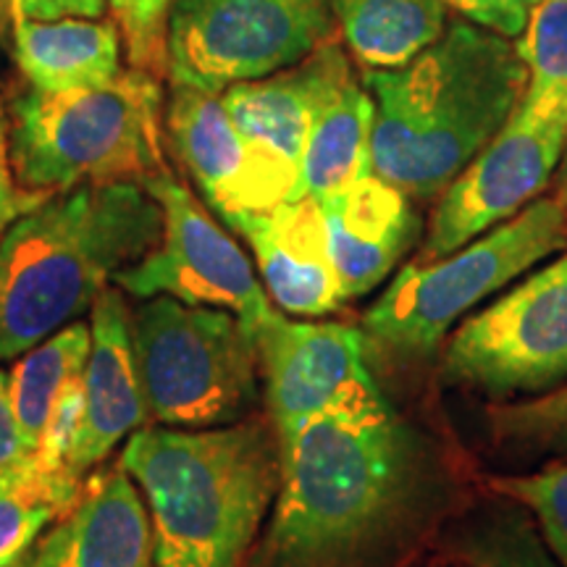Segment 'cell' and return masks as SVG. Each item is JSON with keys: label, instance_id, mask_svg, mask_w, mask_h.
<instances>
[{"label": "cell", "instance_id": "8992f818", "mask_svg": "<svg viewBox=\"0 0 567 567\" xmlns=\"http://www.w3.org/2000/svg\"><path fill=\"white\" fill-rule=\"evenodd\" d=\"M567 250V213L538 197L517 216L436 260H413L363 316L368 358L417 363L434 354L476 305L542 260Z\"/></svg>", "mask_w": 567, "mask_h": 567}, {"label": "cell", "instance_id": "6da1fadb", "mask_svg": "<svg viewBox=\"0 0 567 567\" xmlns=\"http://www.w3.org/2000/svg\"><path fill=\"white\" fill-rule=\"evenodd\" d=\"M442 444L375 379L281 442V486L245 567H405L455 515Z\"/></svg>", "mask_w": 567, "mask_h": 567}, {"label": "cell", "instance_id": "4dcf8cb0", "mask_svg": "<svg viewBox=\"0 0 567 567\" xmlns=\"http://www.w3.org/2000/svg\"><path fill=\"white\" fill-rule=\"evenodd\" d=\"M32 208L34 205L21 195L17 176H13L9 151V118H6L3 105H0V239H3V234Z\"/></svg>", "mask_w": 567, "mask_h": 567}, {"label": "cell", "instance_id": "52a82bcc", "mask_svg": "<svg viewBox=\"0 0 567 567\" xmlns=\"http://www.w3.org/2000/svg\"><path fill=\"white\" fill-rule=\"evenodd\" d=\"M130 329L151 421L168 429H213L252 415L260 358L243 318L155 295L134 305Z\"/></svg>", "mask_w": 567, "mask_h": 567}, {"label": "cell", "instance_id": "44dd1931", "mask_svg": "<svg viewBox=\"0 0 567 567\" xmlns=\"http://www.w3.org/2000/svg\"><path fill=\"white\" fill-rule=\"evenodd\" d=\"M439 538L446 559L460 567H559L534 515L492 488L460 507Z\"/></svg>", "mask_w": 567, "mask_h": 567}, {"label": "cell", "instance_id": "8fae6325", "mask_svg": "<svg viewBox=\"0 0 567 567\" xmlns=\"http://www.w3.org/2000/svg\"><path fill=\"white\" fill-rule=\"evenodd\" d=\"M565 142L567 116L517 105L499 134L444 187L417 260L444 258L538 200Z\"/></svg>", "mask_w": 567, "mask_h": 567}, {"label": "cell", "instance_id": "f1b7e54d", "mask_svg": "<svg viewBox=\"0 0 567 567\" xmlns=\"http://www.w3.org/2000/svg\"><path fill=\"white\" fill-rule=\"evenodd\" d=\"M444 3L476 27L502 38H517L526 30L530 13L542 0H444Z\"/></svg>", "mask_w": 567, "mask_h": 567}, {"label": "cell", "instance_id": "ba28073f", "mask_svg": "<svg viewBox=\"0 0 567 567\" xmlns=\"http://www.w3.org/2000/svg\"><path fill=\"white\" fill-rule=\"evenodd\" d=\"M331 32V0H174L166 74L172 84L224 92L295 66Z\"/></svg>", "mask_w": 567, "mask_h": 567}, {"label": "cell", "instance_id": "d6986e66", "mask_svg": "<svg viewBox=\"0 0 567 567\" xmlns=\"http://www.w3.org/2000/svg\"><path fill=\"white\" fill-rule=\"evenodd\" d=\"M13 21V53L34 90L97 87L122 74V32L116 21L82 17Z\"/></svg>", "mask_w": 567, "mask_h": 567}, {"label": "cell", "instance_id": "277c9868", "mask_svg": "<svg viewBox=\"0 0 567 567\" xmlns=\"http://www.w3.org/2000/svg\"><path fill=\"white\" fill-rule=\"evenodd\" d=\"M163 234L145 184H82L27 210L0 239V363L92 310Z\"/></svg>", "mask_w": 567, "mask_h": 567}, {"label": "cell", "instance_id": "cb8c5ba5", "mask_svg": "<svg viewBox=\"0 0 567 567\" xmlns=\"http://www.w3.org/2000/svg\"><path fill=\"white\" fill-rule=\"evenodd\" d=\"M82 494L84 481L42 471L34 460L0 473V567L27 555Z\"/></svg>", "mask_w": 567, "mask_h": 567}, {"label": "cell", "instance_id": "603a6c76", "mask_svg": "<svg viewBox=\"0 0 567 567\" xmlns=\"http://www.w3.org/2000/svg\"><path fill=\"white\" fill-rule=\"evenodd\" d=\"M90 323L74 321L63 326L32 350L19 354L11 368L9 384L19 425L32 450H38L48 415L71 381L84 375L90 358Z\"/></svg>", "mask_w": 567, "mask_h": 567}, {"label": "cell", "instance_id": "30bf717a", "mask_svg": "<svg viewBox=\"0 0 567 567\" xmlns=\"http://www.w3.org/2000/svg\"><path fill=\"white\" fill-rule=\"evenodd\" d=\"M145 187L163 210L161 243L116 276L118 289L137 300L168 295L187 305L229 310L258 334L276 310L243 247L172 172Z\"/></svg>", "mask_w": 567, "mask_h": 567}, {"label": "cell", "instance_id": "7a4b0ae2", "mask_svg": "<svg viewBox=\"0 0 567 567\" xmlns=\"http://www.w3.org/2000/svg\"><path fill=\"white\" fill-rule=\"evenodd\" d=\"M373 97V174L410 200H431L499 134L523 103L517 45L471 21L394 71H365Z\"/></svg>", "mask_w": 567, "mask_h": 567}, {"label": "cell", "instance_id": "2e32d148", "mask_svg": "<svg viewBox=\"0 0 567 567\" xmlns=\"http://www.w3.org/2000/svg\"><path fill=\"white\" fill-rule=\"evenodd\" d=\"M90 358L84 368V415L69 467L76 478L101 465L147 421L132 350L130 305L122 289H105L90 310Z\"/></svg>", "mask_w": 567, "mask_h": 567}, {"label": "cell", "instance_id": "4fadbf2b", "mask_svg": "<svg viewBox=\"0 0 567 567\" xmlns=\"http://www.w3.org/2000/svg\"><path fill=\"white\" fill-rule=\"evenodd\" d=\"M266 415L284 442L352 386L373 379L368 344L358 326L289 321L276 313L255 334Z\"/></svg>", "mask_w": 567, "mask_h": 567}, {"label": "cell", "instance_id": "5b68a950", "mask_svg": "<svg viewBox=\"0 0 567 567\" xmlns=\"http://www.w3.org/2000/svg\"><path fill=\"white\" fill-rule=\"evenodd\" d=\"M161 76L122 69L116 80L63 92L30 87L9 111V151L21 195L32 205L82 184H147L163 158Z\"/></svg>", "mask_w": 567, "mask_h": 567}, {"label": "cell", "instance_id": "7c38bea8", "mask_svg": "<svg viewBox=\"0 0 567 567\" xmlns=\"http://www.w3.org/2000/svg\"><path fill=\"white\" fill-rule=\"evenodd\" d=\"M350 76L344 51L329 40L295 66L264 80L231 84L221 92L224 109L279 203L297 200L305 145L316 113Z\"/></svg>", "mask_w": 567, "mask_h": 567}, {"label": "cell", "instance_id": "83f0119b", "mask_svg": "<svg viewBox=\"0 0 567 567\" xmlns=\"http://www.w3.org/2000/svg\"><path fill=\"white\" fill-rule=\"evenodd\" d=\"M174 0H111L132 69L166 76V30Z\"/></svg>", "mask_w": 567, "mask_h": 567}, {"label": "cell", "instance_id": "836d02e7", "mask_svg": "<svg viewBox=\"0 0 567 567\" xmlns=\"http://www.w3.org/2000/svg\"><path fill=\"white\" fill-rule=\"evenodd\" d=\"M32 549H34V547H32ZM32 549L27 551V555H21L19 559H13V563L3 565V567H32Z\"/></svg>", "mask_w": 567, "mask_h": 567}, {"label": "cell", "instance_id": "f546056e", "mask_svg": "<svg viewBox=\"0 0 567 567\" xmlns=\"http://www.w3.org/2000/svg\"><path fill=\"white\" fill-rule=\"evenodd\" d=\"M32 455L34 450L24 439L17 410H13L9 373L0 368V473L19 471L21 465L30 463Z\"/></svg>", "mask_w": 567, "mask_h": 567}, {"label": "cell", "instance_id": "9c48e42d", "mask_svg": "<svg viewBox=\"0 0 567 567\" xmlns=\"http://www.w3.org/2000/svg\"><path fill=\"white\" fill-rule=\"evenodd\" d=\"M446 384L492 400L538 396L567 381V250L450 331Z\"/></svg>", "mask_w": 567, "mask_h": 567}, {"label": "cell", "instance_id": "e575fe53", "mask_svg": "<svg viewBox=\"0 0 567 567\" xmlns=\"http://www.w3.org/2000/svg\"><path fill=\"white\" fill-rule=\"evenodd\" d=\"M446 567H460V565H452V563H446Z\"/></svg>", "mask_w": 567, "mask_h": 567}, {"label": "cell", "instance_id": "5bb4252c", "mask_svg": "<svg viewBox=\"0 0 567 567\" xmlns=\"http://www.w3.org/2000/svg\"><path fill=\"white\" fill-rule=\"evenodd\" d=\"M163 130L176 158L224 224L281 205L224 109L221 92L172 84Z\"/></svg>", "mask_w": 567, "mask_h": 567}, {"label": "cell", "instance_id": "d6a6232c", "mask_svg": "<svg viewBox=\"0 0 567 567\" xmlns=\"http://www.w3.org/2000/svg\"><path fill=\"white\" fill-rule=\"evenodd\" d=\"M551 182H555V200L563 205V210L567 213V142H565V151H563V158L557 163V172L551 176Z\"/></svg>", "mask_w": 567, "mask_h": 567}, {"label": "cell", "instance_id": "1f68e13d", "mask_svg": "<svg viewBox=\"0 0 567 567\" xmlns=\"http://www.w3.org/2000/svg\"><path fill=\"white\" fill-rule=\"evenodd\" d=\"M111 0H11L13 19H101Z\"/></svg>", "mask_w": 567, "mask_h": 567}, {"label": "cell", "instance_id": "d4e9b609", "mask_svg": "<svg viewBox=\"0 0 567 567\" xmlns=\"http://www.w3.org/2000/svg\"><path fill=\"white\" fill-rule=\"evenodd\" d=\"M517 53L528 69L523 103L567 116V0H542L530 13Z\"/></svg>", "mask_w": 567, "mask_h": 567}, {"label": "cell", "instance_id": "ffe728a7", "mask_svg": "<svg viewBox=\"0 0 567 567\" xmlns=\"http://www.w3.org/2000/svg\"><path fill=\"white\" fill-rule=\"evenodd\" d=\"M373 111L371 92L354 76L326 97L305 145L297 200H323L373 174Z\"/></svg>", "mask_w": 567, "mask_h": 567}, {"label": "cell", "instance_id": "7402d4cb", "mask_svg": "<svg viewBox=\"0 0 567 567\" xmlns=\"http://www.w3.org/2000/svg\"><path fill=\"white\" fill-rule=\"evenodd\" d=\"M342 38L368 71L408 66L444 34V0H331Z\"/></svg>", "mask_w": 567, "mask_h": 567}, {"label": "cell", "instance_id": "e0dca14e", "mask_svg": "<svg viewBox=\"0 0 567 567\" xmlns=\"http://www.w3.org/2000/svg\"><path fill=\"white\" fill-rule=\"evenodd\" d=\"M318 203L344 302L381 287L421 234L413 200L375 174Z\"/></svg>", "mask_w": 567, "mask_h": 567}, {"label": "cell", "instance_id": "9a60e30c", "mask_svg": "<svg viewBox=\"0 0 567 567\" xmlns=\"http://www.w3.org/2000/svg\"><path fill=\"white\" fill-rule=\"evenodd\" d=\"M229 226L252 247L266 292L284 313L321 318L342 308L344 297L316 197L287 200L264 213H245L231 218Z\"/></svg>", "mask_w": 567, "mask_h": 567}, {"label": "cell", "instance_id": "4316f807", "mask_svg": "<svg viewBox=\"0 0 567 567\" xmlns=\"http://www.w3.org/2000/svg\"><path fill=\"white\" fill-rule=\"evenodd\" d=\"M488 488L520 502L534 515L538 530L559 567H567V457L536 473L494 476Z\"/></svg>", "mask_w": 567, "mask_h": 567}, {"label": "cell", "instance_id": "ac0fdd59", "mask_svg": "<svg viewBox=\"0 0 567 567\" xmlns=\"http://www.w3.org/2000/svg\"><path fill=\"white\" fill-rule=\"evenodd\" d=\"M32 567H158L151 515L122 465L84 484L82 499L34 544Z\"/></svg>", "mask_w": 567, "mask_h": 567}, {"label": "cell", "instance_id": "d590c367", "mask_svg": "<svg viewBox=\"0 0 567 567\" xmlns=\"http://www.w3.org/2000/svg\"><path fill=\"white\" fill-rule=\"evenodd\" d=\"M559 386H567V381H565V384H559Z\"/></svg>", "mask_w": 567, "mask_h": 567}, {"label": "cell", "instance_id": "3957f363", "mask_svg": "<svg viewBox=\"0 0 567 567\" xmlns=\"http://www.w3.org/2000/svg\"><path fill=\"white\" fill-rule=\"evenodd\" d=\"M122 467L137 484L158 567H245L281 486L268 415L213 429L142 425Z\"/></svg>", "mask_w": 567, "mask_h": 567}, {"label": "cell", "instance_id": "484cf974", "mask_svg": "<svg viewBox=\"0 0 567 567\" xmlns=\"http://www.w3.org/2000/svg\"><path fill=\"white\" fill-rule=\"evenodd\" d=\"M486 429L492 442L513 455L567 452V386L526 402H496L486 410Z\"/></svg>", "mask_w": 567, "mask_h": 567}]
</instances>
